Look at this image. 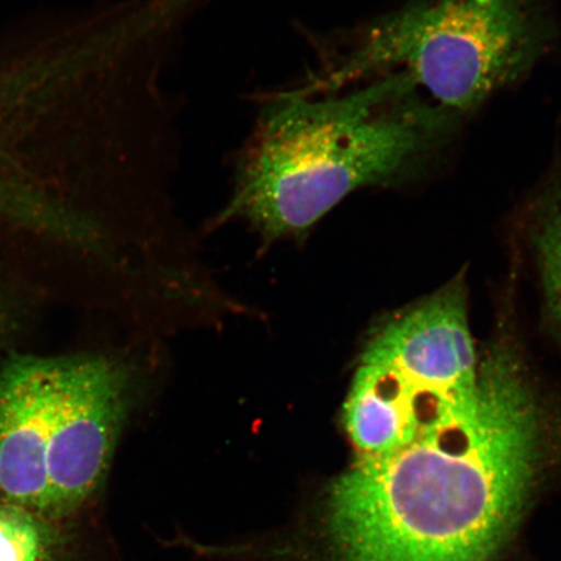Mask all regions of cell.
Returning a JSON list of instances; mask_svg holds the SVG:
<instances>
[{"instance_id":"obj_1","label":"cell","mask_w":561,"mask_h":561,"mask_svg":"<svg viewBox=\"0 0 561 561\" xmlns=\"http://www.w3.org/2000/svg\"><path fill=\"white\" fill-rule=\"evenodd\" d=\"M541 417L515 354L481 363L479 398L401 450L357 458L333 483L327 530L340 561H489L535 479Z\"/></svg>"},{"instance_id":"obj_2","label":"cell","mask_w":561,"mask_h":561,"mask_svg":"<svg viewBox=\"0 0 561 561\" xmlns=\"http://www.w3.org/2000/svg\"><path fill=\"white\" fill-rule=\"evenodd\" d=\"M261 104L216 224L248 222L270 242L304 236L360 188L420 178L459 125L402 73L335 91L296 85Z\"/></svg>"},{"instance_id":"obj_3","label":"cell","mask_w":561,"mask_h":561,"mask_svg":"<svg viewBox=\"0 0 561 561\" xmlns=\"http://www.w3.org/2000/svg\"><path fill=\"white\" fill-rule=\"evenodd\" d=\"M553 35L542 0H410L313 39L318 65L298 87L335 91L402 73L460 117L530 73Z\"/></svg>"},{"instance_id":"obj_4","label":"cell","mask_w":561,"mask_h":561,"mask_svg":"<svg viewBox=\"0 0 561 561\" xmlns=\"http://www.w3.org/2000/svg\"><path fill=\"white\" fill-rule=\"evenodd\" d=\"M480 369L458 286L394 316L364 350L343 410L359 458L401 450L465 416Z\"/></svg>"},{"instance_id":"obj_5","label":"cell","mask_w":561,"mask_h":561,"mask_svg":"<svg viewBox=\"0 0 561 561\" xmlns=\"http://www.w3.org/2000/svg\"><path fill=\"white\" fill-rule=\"evenodd\" d=\"M128 402V376L100 356L60 357L42 516L61 520L85 503L108 471Z\"/></svg>"},{"instance_id":"obj_6","label":"cell","mask_w":561,"mask_h":561,"mask_svg":"<svg viewBox=\"0 0 561 561\" xmlns=\"http://www.w3.org/2000/svg\"><path fill=\"white\" fill-rule=\"evenodd\" d=\"M60 357L12 356L0 364V503L42 515Z\"/></svg>"},{"instance_id":"obj_7","label":"cell","mask_w":561,"mask_h":561,"mask_svg":"<svg viewBox=\"0 0 561 561\" xmlns=\"http://www.w3.org/2000/svg\"><path fill=\"white\" fill-rule=\"evenodd\" d=\"M54 523L37 512L0 503V561H62Z\"/></svg>"},{"instance_id":"obj_8","label":"cell","mask_w":561,"mask_h":561,"mask_svg":"<svg viewBox=\"0 0 561 561\" xmlns=\"http://www.w3.org/2000/svg\"><path fill=\"white\" fill-rule=\"evenodd\" d=\"M533 231L542 261L547 301L561 331V170L552 173L538 195Z\"/></svg>"},{"instance_id":"obj_9","label":"cell","mask_w":561,"mask_h":561,"mask_svg":"<svg viewBox=\"0 0 561 561\" xmlns=\"http://www.w3.org/2000/svg\"><path fill=\"white\" fill-rule=\"evenodd\" d=\"M184 2L188 5H192L193 9L196 10L203 2H206V0H184Z\"/></svg>"},{"instance_id":"obj_10","label":"cell","mask_w":561,"mask_h":561,"mask_svg":"<svg viewBox=\"0 0 561 561\" xmlns=\"http://www.w3.org/2000/svg\"><path fill=\"white\" fill-rule=\"evenodd\" d=\"M2 322H3L2 316H0V329H2Z\"/></svg>"}]
</instances>
